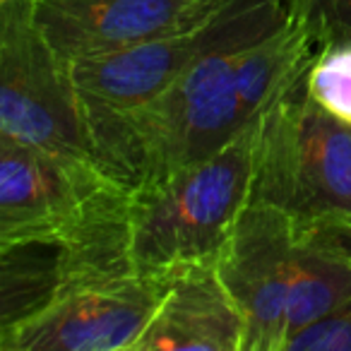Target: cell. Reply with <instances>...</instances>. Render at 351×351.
Returning a JSON list of instances; mask_svg holds the SVG:
<instances>
[{"label": "cell", "instance_id": "1", "mask_svg": "<svg viewBox=\"0 0 351 351\" xmlns=\"http://www.w3.org/2000/svg\"><path fill=\"white\" fill-rule=\"evenodd\" d=\"M265 116L215 154L130 191L128 255L135 272L169 279L219 263L250 202Z\"/></svg>", "mask_w": 351, "mask_h": 351}, {"label": "cell", "instance_id": "2", "mask_svg": "<svg viewBox=\"0 0 351 351\" xmlns=\"http://www.w3.org/2000/svg\"><path fill=\"white\" fill-rule=\"evenodd\" d=\"M250 202L303 234L351 231V125L317 106L306 80L265 116Z\"/></svg>", "mask_w": 351, "mask_h": 351}, {"label": "cell", "instance_id": "3", "mask_svg": "<svg viewBox=\"0 0 351 351\" xmlns=\"http://www.w3.org/2000/svg\"><path fill=\"white\" fill-rule=\"evenodd\" d=\"M128 202L97 166L0 137V245L82 243L125 224Z\"/></svg>", "mask_w": 351, "mask_h": 351}, {"label": "cell", "instance_id": "4", "mask_svg": "<svg viewBox=\"0 0 351 351\" xmlns=\"http://www.w3.org/2000/svg\"><path fill=\"white\" fill-rule=\"evenodd\" d=\"M0 137L97 166L70 63L39 32L32 0H0Z\"/></svg>", "mask_w": 351, "mask_h": 351}, {"label": "cell", "instance_id": "5", "mask_svg": "<svg viewBox=\"0 0 351 351\" xmlns=\"http://www.w3.org/2000/svg\"><path fill=\"white\" fill-rule=\"evenodd\" d=\"M284 17V0H229L210 20L181 34L70 63L89 130L94 123L130 113L156 99L207 53L267 34Z\"/></svg>", "mask_w": 351, "mask_h": 351}, {"label": "cell", "instance_id": "6", "mask_svg": "<svg viewBox=\"0 0 351 351\" xmlns=\"http://www.w3.org/2000/svg\"><path fill=\"white\" fill-rule=\"evenodd\" d=\"M166 282L135 269L77 279L0 330V351H135Z\"/></svg>", "mask_w": 351, "mask_h": 351}, {"label": "cell", "instance_id": "7", "mask_svg": "<svg viewBox=\"0 0 351 351\" xmlns=\"http://www.w3.org/2000/svg\"><path fill=\"white\" fill-rule=\"evenodd\" d=\"M303 258L306 234L282 212L248 202L219 258L221 279L245 317L243 351H284Z\"/></svg>", "mask_w": 351, "mask_h": 351}, {"label": "cell", "instance_id": "8", "mask_svg": "<svg viewBox=\"0 0 351 351\" xmlns=\"http://www.w3.org/2000/svg\"><path fill=\"white\" fill-rule=\"evenodd\" d=\"M229 0H32L39 32L68 63L202 25Z\"/></svg>", "mask_w": 351, "mask_h": 351}, {"label": "cell", "instance_id": "9", "mask_svg": "<svg viewBox=\"0 0 351 351\" xmlns=\"http://www.w3.org/2000/svg\"><path fill=\"white\" fill-rule=\"evenodd\" d=\"M245 317L219 263L169 277L135 351H243Z\"/></svg>", "mask_w": 351, "mask_h": 351}, {"label": "cell", "instance_id": "10", "mask_svg": "<svg viewBox=\"0 0 351 351\" xmlns=\"http://www.w3.org/2000/svg\"><path fill=\"white\" fill-rule=\"evenodd\" d=\"M306 89L332 118L351 125V39L317 51L306 75Z\"/></svg>", "mask_w": 351, "mask_h": 351}, {"label": "cell", "instance_id": "11", "mask_svg": "<svg viewBox=\"0 0 351 351\" xmlns=\"http://www.w3.org/2000/svg\"><path fill=\"white\" fill-rule=\"evenodd\" d=\"M287 15L298 20L317 46L351 39V0H284Z\"/></svg>", "mask_w": 351, "mask_h": 351}, {"label": "cell", "instance_id": "12", "mask_svg": "<svg viewBox=\"0 0 351 351\" xmlns=\"http://www.w3.org/2000/svg\"><path fill=\"white\" fill-rule=\"evenodd\" d=\"M284 351H351V301L301 327Z\"/></svg>", "mask_w": 351, "mask_h": 351}, {"label": "cell", "instance_id": "13", "mask_svg": "<svg viewBox=\"0 0 351 351\" xmlns=\"http://www.w3.org/2000/svg\"><path fill=\"white\" fill-rule=\"evenodd\" d=\"M322 239H330L332 243H337L346 255H351V231H332V234H315Z\"/></svg>", "mask_w": 351, "mask_h": 351}]
</instances>
